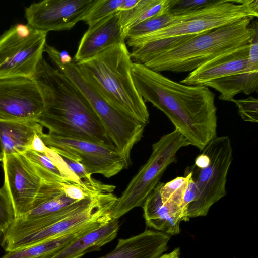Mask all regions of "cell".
Here are the masks:
<instances>
[{"instance_id":"cell-1","label":"cell","mask_w":258,"mask_h":258,"mask_svg":"<svg viewBox=\"0 0 258 258\" xmlns=\"http://www.w3.org/2000/svg\"><path fill=\"white\" fill-rule=\"evenodd\" d=\"M131 74L144 101L163 112L189 145L201 151L217 136L215 94L208 87L177 83L135 62Z\"/></svg>"},{"instance_id":"cell-2","label":"cell","mask_w":258,"mask_h":258,"mask_svg":"<svg viewBox=\"0 0 258 258\" xmlns=\"http://www.w3.org/2000/svg\"><path fill=\"white\" fill-rule=\"evenodd\" d=\"M32 78L43 101L36 121L48 132L115 148L86 97L67 76L43 57Z\"/></svg>"},{"instance_id":"cell-3","label":"cell","mask_w":258,"mask_h":258,"mask_svg":"<svg viewBox=\"0 0 258 258\" xmlns=\"http://www.w3.org/2000/svg\"><path fill=\"white\" fill-rule=\"evenodd\" d=\"M133 62L124 42L76 64L85 78L112 105L146 125L150 115L133 80Z\"/></svg>"},{"instance_id":"cell-4","label":"cell","mask_w":258,"mask_h":258,"mask_svg":"<svg viewBox=\"0 0 258 258\" xmlns=\"http://www.w3.org/2000/svg\"><path fill=\"white\" fill-rule=\"evenodd\" d=\"M245 18L197 35L182 44L158 55L143 65L157 72H192L206 62L251 43L257 24Z\"/></svg>"},{"instance_id":"cell-5","label":"cell","mask_w":258,"mask_h":258,"mask_svg":"<svg viewBox=\"0 0 258 258\" xmlns=\"http://www.w3.org/2000/svg\"><path fill=\"white\" fill-rule=\"evenodd\" d=\"M46 52L55 67L67 76L86 97L116 149L131 164L133 147L141 139L145 125L123 113L108 101L83 76L64 51L46 44Z\"/></svg>"},{"instance_id":"cell-6","label":"cell","mask_w":258,"mask_h":258,"mask_svg":"<svg viewBox=\"0 0 258 258\" xmlns=\"http://www.w3.org/2000/svg\"><path fill=\"white\" fill-rule=\"evenodd\" d=\"M201 151L195 164L185 169L191 173L200 192L199 199L187 208L189 219L206 216L212 206L226 195L227 177L233 160L227 136H216Z\"/></svg>"},{"instance_id":"cell-7","label":"cell","mask_w":258,"mask_h":258,"mask_svg":"<svg viewBox=\"0 0 258 258\" xmlns=\"http://www.w3.org/2000/svg\"><path fill=\"white\" fill-rule=\"evenodd\" d=\"M188 145L186 138L175 129L154 143L148 160L117 198L111 211L112 219H119L133 209L142 207L166 169L175 161L178 151Z\"/></svg>"},{"instance_id":"cell-8","label":"cell","mask_w":258,"mask_h":258,"mask_svg":"<svg viewBox=\"0 0 258 258\" xmlns=\"http://www.w3.org/2000/svg\"><path fill=\"white\" fill-rule=\"evenodd\" d=\"M258 16L257 0L218 1L206 13L170 25L147 35L126 39L132 47L138 44L172 37L194 36L245 18Z\"/></svg>"},{"instance_id":"cell-9","label":"cell","mask_w":258,"mask_h":258,"mask_svg":"<svg viewBox=\"0 0 258 258\" xmlns=\"http://www.w3.org/2000/svg\"><path fill=\"white\" fill-rule=\"evenodd\" d=\"M117 198L113 192L96 193L68 216L35 232L3 241L1 246L6 252L15 250L68 234L88 225L107 223L112 220L111 211Z\"/></svg>"},{"instance_id":"cell-10","label":"cell","mask_w":258,"mask_h":258,"mask_svg":"<svg viewBox=\"0 0 258 258\" xmlns=\"http://www.w3.org/2000/svg\"><path fill=\"white\" fill-rule=\"evenodd\" d=\"M47 33L16 24L0 36V79L32 78L43 57Z\"/></svg>"},{"instance_id":"cell-11","label":"cell","mask_w":258,"mask_h":258,"mask_svg":"<svg viewBox=\"0 0 258 258\" xmlns=\"http://www.w3.org/2000/svg\"><path fill=\"white\" fill-rule=\"evenodd\" d=\"M65 180L42 181L31 209L23 217L14 220L5 231L3 241L35 232L63 218L94 195L80 201L73 199L64 191Z\"/></svg>"},{"instance_id":"cell-12","label":"cell","mask_w":258,"mask_h":258,"mask_svg":"<svg viewBox=\"0 0 258 258\" xmlns=\"http://www.w3.org/2000/svg\"><path fill=\"white\" fill-rule=\"evenodd\" d=\"M44 144L63 158L81 163L90 175L113 177L130 165L115 148L43 132Z\"/></svg>"},{"instance_id":"cell-13","label":"cell","mask_w":258,"mask_h":258,"mask_svg":"<svg viewBox=\"0 0 258 258\" xmlns=\"http://www.w3.org/2000/svg\"><path fill=\"white\" fill-rule=\"evenodd\" d=\"M4 183L10 198L15 219L31 209L42 180L31 162L23 154L5 155L2 161Z\"/></svg>"},{"instance_id":"cell-14","label":"cell","mask_w":258,"mask_h":258,"mask_svg":"<svg viewBox=\"0 0 258 258\" xmlns=\"http://www.w3.org/2000/svg\"><path fill=\"white\" fill-rule=\"evenodd\" d=\"M43 109L41 94L32 78L0 79V121H36Z\"/></svg>"},{"instance_id":"cell-15","label":"cell","mask_w":258,"mask_h":258,"mask_svg":"<svg viewBox=\"0 0 258 258\" xmlns=\"http://www.w3.org/2000/svg\"><path fill=\"white\" fill-rule=\"evenodd\" d=\"M98 0H44L25 9L27 24L48 32L72 28L83 21Z\"/></svg>"},{"instance_id":"cell-16","label":"cell","mask_w":258,"mask_h":258,"mask_svg":"<svg viewBox=\"0 0 258 258\" xmlns=\"http://www.w3.org/2000/svg\"><path fill=\"white\" fill-rule=\"evenodd\" d=\"M250 43L221 54L203 64L180 81L183 84L203 86L208 82L250 70L258 63L248 60Z\"/></svg>"},{"instance_id":"cell-17","label":"cell","mask_w":258,"mask_h":258,"mask_svg":"<svg viewBox=\"0 0 258 258\" xmlns=\"http://www.w3.org/2000/svg\"><path fill=\"white\" fill-rule=\"evenodd\" d=\"M125 41L118 11L88 28L81 39L73 59L75 63L87 60Z\"/></svg>"},{"instance_id":"cell-18","label":"cell","mask_w":258,"mask_h":258,"mask_svg":"<svg viewBox=\"0 0 258 258\" xmlns=\"http://www.w3.org/2000/svg\"><path fill=\"white\" fill-rule=\"evenodd\" d=\"M171 235L146 230L129 238L119 239L115 248L98 258H158L167 250Z\"/></svg>"},{"instance_id":"cell-19","label":"cell","mask_w":258,"mask_h":258,"mask_svg":"<svg viewBox=\"0 0 258 258\" xmlns=\"http://www.w3.org/2000/svg\"><path fill=\"white\" fill-rule=\"evenodd\" d=\"M119 229L118 219H112L84 234L48 258H81L86 253L99 250L113 240Z\"/></svg>"},{"instance_id":"cell-20","label":"cell","mask_w":258,"mask_h":258,"mask_svg":"<svg viewBox=\"0 0 258 258\" xmlns=\"http://www.w3.org/2000/svg\"><path fill=\"white\" fill-rule=\"evenodd\" d=\"M43 126L35 120L0 121V137L5 155L23 154L30 148Z\"/></svg>"},{"instance_id":"cell-21","label":"cell","mask_w":258,"mask_h":258,"mask_svg":"<svg viewBox=\"0 0 258 258\" xmlns=\"http://www.w3.org/2000/svg\"><path fill=\"white\" fill-rule=\"evenodd\" d=\"M161 182L152 190L142 208L147 226L170 235L180 233L181 222L178 216L163 203L160 194Z\"/></svg>"},{"instance_id":"cell-22","label":"cell","mask_w":258,"mask_h":258,"mask_svg":"<svg viewBox=\"0 0 258 258\" xmlns=\"http://www.w3.org/2000/svg\"><path fill=\"white\" fill-rule=\"evenodd\" d=\"M104 224L98 223L88 225L57 238L8 251L1 258H48L84 234Z\"/></svg>"},{"instance_id":"cell-23","label":"cell","mask_w":258,"mask_h":258,"mask_svg":"<svg viewBox=\"0 0 258 258\" xmlns=\"http://www.w3.org/2000/svg\"><path fill=\"white\" fill-rule=\"evenodd\" d=\"M204 86L211 87L220 94L219 99L230 101L239 93L250 95L258 90V70H250L208 82Z\"/></svg>"},{"instance_id":"cell-24","label":"cell","mask_w":258,"mask_h":258,"mask_svg":"<svg viewBox=\"0 0 258 258\" xmlns=\"http://www.w3.org/2000/svg\"><path fill=\"white\" fill-rule=\"evenodd\" d=\"M188 175L177 177L166 182H161L160 194L162 202L176 214L181 221H189L187 209L184 203V194Z\"/></svg>"},{"instance_id":"cell-25","label":"cell","mask_w":258,"mask_h":258,"mask_svg":"<svg viewBox=\"0 0 258 258\" xmlns=\"http://www.w3.org/2000/svg\"><path fill=\"white\" fill-rule=\"evenodd\" d=\"M123 0H98L84 21L91 27L101 20L117 12Z\"/></svg>"},{"instance_id":"cell-26","label":"cell","mask_w":258,"mask_h":258,"mask_svg":"<svg viewBox=\"0 0 258 258\" xmlns=\"http://www.w3.org/2000/svg\"><path fill=\"white\" fill-rule=\"evenodd\" d=\"M156 0H139L132 9L126 11H118V17L123 32L125 34L135 22L150 8Z\"/></svg>"},{"instance_id":"cell-27","label":"cell","mask_w":258,"mask_h":258,"mask_svg":"<svg viewBox=\"0 0 258 258\" xmlns=\"http://www.w3.org/2000/svg\"><path fill=\"white\" fill-rule=\"evenodd\" d=\"M238 109V113L241 118L246 122H258V100L252 96L245 99H232Z\"/></svg>"},{"instance_id":"cell-28","label":"cell","mask_w":258,"mask_h":258,"mask_svg":"<svg viewBox=\"0 0 258 258\" xmlns=\"http://www.w3.org/2000/svg\"><path fill=\"white\" fill-rule=\"evenodd\" d=\"M218 0H170L166 12L181 14L196 11L209 6Z\"/></svg>"},{"instance_id":"cell-29","label":"cell","mask_w":258,"mask_h":258,"mask_svg":"<svg viewBox=\"0 0 258 258\" xmlns=\"http://www.w3.org/2000/svg\"><path fill=\"white\" fill-rule=\"evenodd\" d=\"M15 218L10 198L3 185L0 188V229L5 231L13 222Z\"/></svg>"},{"instance_id":"cell-30","label":"cell","mask_w":258,"mask_h":258,"mask_svg":"<svg viewBox=\"0 0 258 258\" xmlns=\"http://www.w3.org/2000/svg\"><path fill=\"white\" fill-rule=\"evenodd\" d=\"M64 161L70 169L81 180L90 183L96 181L89 174L83 166L78 162L69 159L63 158Z\"/></svg>"},{"instance_id":"cell-31","label":"cell","mask_w":258,"mask_h":258,"mask_svg":"<svg viewBox=\"0 0 258 258\" xmlns=\"http://www.w3.org/2000/svg\"><path fill=\"white\" fill-rule=\"evenodd\" d=\"M40 135L37 134L35 135L31 143L30 148L29 149L37 152L45 153L48 149V147L42 141L40 137Z\"/></svg>"},{"instance_id":"cell-32","label":"cell","mask_w":258,"mask_h":258,"mask_svg":"<svg viewBox=\"0 0 258 258\" xmlns=\"http://www.w3.org/2000/svg\"><path fill=\"white\" fill-rule=\"evenodd\" d=\"M139 0H123L118 11H126L133 8Z\"/></svg>"},{"instance_id":"cell-33","label":"cell","mask_w":258,"mask_h":258,"mask_svg":"<svg viewBox=\"0 0 258 258\" xmlns=\"http://www.w3.org/2000/svg\"><path fill=\"white\" fill-rule=\"evenodd\" d=\"M180 249L176 248L169 253L162 254L158 258H177L180 257Z\"/></svg>"},{"instance_id":"cell-34","label":"cell","mask_w":258,"mask_h":258,"mask_svg":"<svg viewBox=\"0 0 258 258\" xmlns=\"http://www.w3.org/2000/svg\"><path fill=\"white\" fill-rule=\"evenodd\" d=\"M4 156V152L0 137V161H2Z\"/></svg>"},{"instance_id":"cell-35","label":"cell","mask_w":258,"mask_h":258,"mask_svg":"<svg viewBox=\"0 0 258 258\" xmlns=\"http://www.w3.org/2000/svg\"><path fill=\"white\" fill-rule=\"evenodd\" d=\"M4 233L5 231L0 229V245H1V244L3 240Z\"/></svg>"},{"instance_id":"cell-36","label":"cell","mask_w":258,"mask_h":258,"mask_svg":"<svg viewBox=\"0 0 258 258\" xmlns=\"http://www.w3.org/2000/svg\"><path fill=\"white\" fill-rule=\"evenodd\" d=\"M177 258H180V257H177Z\"/></svg>"}]
</instances>
